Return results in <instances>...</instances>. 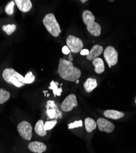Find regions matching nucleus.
I'll return each instance as SVG.
<instances>
[{
	"instance_id": "obj_1",
	"label": "nucleus",
	"mask_w": 136,
	"mask_h": 153,
	"mask_svg": "<svg viewBox=\"0 0 136 153\" xmlns=\"http://www.w3.org/2000/svg\"><path fill=\"white\" fill-rule=\"evenodd\" d=\"M58 71L63 79L69 82H76L81 76V71L74 66L73 63L64 58H60Z\"/></svg>"
},
{
	"instance_id": "obj_2",
	"label": "nucleus",
	"mask_w": 136,
	"mask_h": 153,
	"mask_svg": "<svg viewBox=\"0 0 136 153\" xmlns=\"http://www.w3.org/2000/svg\"><path fill=\"white\" fill-rule=\"evenodd\" d=\"M82 19L84 23L86 25L88 31L94 36H100L101 33V27L100 25L95 22V17L89 10L83 12Z\"/></svg>"
},
{
	"instance_id": "obj_3",
	"label": "nucleus",
	"mask_w": 136,
	"mask_h": 153,
	"mask_svg": "<svg viewBox=\"0 0 136 153\" xmlns=\"http://www.w3.org/2000/svg\"><path fill=\"white\" fill-rule=\"evenodd\" d=\"M2 76L6 82L17 88H21L25 85L23 83L24 76L14 69H5L3 71Z\"/></svg>"
},
{
	"instance_id": "obj_4",
	"label": "nucleus",
	"mask_w": 136,
	"mask_h": 153,
	"mask_svg": "<svg viewBox=\"0 0 136 153\" xmlns=\"http://www.w3.org/2000/svg\"><path fill=\"white\" fill-rule=\"evenodd\" d=\"M46 30L54 37L59 36L61 33L60 26L57 22L55 16L52 13H48L45 16L42 20Z\"/></svg>"
},
{
	"instance_id": "obj_5",
	"label": "nucleus",
	"mask_w": 136,
	"mask_h": 153,
	"mask_svg": "<svg viewBox=\"0 0 136 153\" xmlns=\"http://www.w3.org/2000/svg\"><path fill=\"white\" fill-rule=\"evenodd\" d=\"M17 129L21 137L26 140H31L33 137V127L29 122L22 121L17 125Z\"/></svg>"
},
{
	"instance_id": "obj_6",
	"label": "nucleus",
	"mask_w": 136,
	"mask_h": 153,
	"mask_svg": "<svg viewBox=\"0 0 136 153\" xmlns=\"http://www.w3.org/2000/svg\"><path fill=\"white\" fill-rule=\"evenodd\" d=\"M67 47L71 52L74 53L80 52L83 50V43L80 38L72 35H69L66 39Z\"/></svg>"
},
{
	"instance_id": "obj_7",
	"label": "nucleus",
	"mask_w": 136,
	"mask_h": 153,
	"mask_svg": "<svg viewBox=\"0 0 136 153\" xmlns=\"http://www.w3.org/2000/svg\"><path fill=\"white\" fill-rule=\"evenodd\" d=\"M104 57L109 68L117 65L118 59V53L112 46H108L104 51Z\"/></svg>"
},
{
	"instance_id": "obj_8",
	"label": "nucleus",
	"mask_w": 136,
	"mask_h": 153,
	"mask_svg": "<svg viewBox=\"0 0 136 153\" xmlns=\"http://www.w3.org/2000/svg\"><path fill=\"white\" fill-rule=\"evenodd\" d=\"M77 105L78 102L76 96L74 94H71L63 100L61 105V109L65 112H69L73 110L74 107H76Z\"/></svg>"
},
{
	"instance_id": "obj_9",
	"label": "nucleus",
	"mask_w": 136,
	"mask_h": 153,
	"mask_svg": "<svg viewBox=\"0 0 136 153\" xmlns=\"http://www.w3.org/2000/svg\"><path fill=\"white\" fill-rule=\"evenodd\" d=\"M47 114L48 117L51 119H57L58 118H61V112L59 110L58 107L55 104V102L49 100L47 102Z\"/></svg>"
},
{
	"instance_id": "obj_10",
	"label": "nucleus",
	"mask_w": 136,
	"mask_h": 153,
	"mask_svg": "<svg viewBox=\"0 0 136 153\" xmlns=\"http://www.w3.org/2000/svg\"><path fill=\"white\" fill-rule=\"evenodd\" d=\"M96 123L100 131L110 133L114 131L115 125L107 120L100 118L97 120Z\"/></svg>"
},
{
	"instance_id": "obj_11",
	"label": "nucleus",
	"mask_w": 136,
	"mask_h": 153,
	"mask_svg": "<svg viewBox=\"0 0 136 153\" xmlns=\"http://www.w3.org/2000/svg\"><path fill=\"white\" fill-rule=\"evenodd\" d=\"M28 149L34 153H43L47 150V146L42 142L34 141L29 143Z\"/></svg>"
},
{
	"instance_id": "obj_12",
	"label": "nucleus",
	"mask_w": 136,
	"mask_h": 153,
	"mask_svg": "<svg viewBox=\"0 0 136 153\" xmlns=\"http://www.w3.org/2000/svg\"><path fill=\"white\" fill-rule=\"evenodd\" d=\"M103 51L104 49L102 45H95L92 47L91 50H90L88 55L86 56V59L89 61H93L94 59L98 58L99 56H100Z\"/></svg>"
},
{
	"instance_id": "obj_13",
	"label": "nucleus",
	"mask_w": 136,
	"mask_h": 153,
	"mask_svg": "<svg viewBox=\"0 0 136 153\" xmlns=\"http://www.w3.org/2000/svg\"><path fill=\"white\" fill-rule=\"evenodd\" d=\"M14 2L18 9L23 12H29L33 7L30 0H15Z\"/></svg>"
},
{
	"instance_id": "obj_14",
	"label": "nucleus",
	"mask_w": 136,
	"mask_h": 153,
	"mask_svg": "<svg viewBox=\"0 0 136 153\" xmlns=\"http://www.w3.org/2000/svg\"><path fill=\"white\" fill-rule=\"evenodd\" d=\"M104 115L107 118L112 120H119L125 116V113L114 110H107L104 111Z\"/></svg>"
},
{
	"instance_id": "obj_15",
	"label": "nucleus",
	"mask_w": 136,
	"mask_h": 153,
	"mask_svg": "<svg viewBox=\"0 0 136 153\" xmlns=\"http://www.w3.org/2000/svg\"><path fill=\"white\" fill-rule=\"evenodd\" d=\"M93 65L95 67V72L97 74H101L105 70L104 62L101 58H97L93 61Z\"/></svg>"
},
{
	"instance_id": "obj_16",
	"label": "nucleus",
	"mask_w": 136,
	"mask_h": 153,
	"mask_svg": "<svg viewBox=\"0 0 136 153\" xmlns=\"http://www.w3.org/2000/svg\"><path fill=\"white\" fill-rule=\"evenodd\" d=\"M97 86V83L95 79L89 78L83 83L85 90L87 93H91Z\"/></svg>"
},
{
	"instance_id": "obj_17",
	"label": "nucleus",
	"mask_w": 136,
	"mask_h": 153,
	"mask_svg": "<svg viewBox=\"0 0 136 153\" xmlns=\"http://www.w3.org/2000/svg\"><path fill=\"white\" fill-rule=\"evenodd\" d=\"M35 132L40 137H44L47 134V131L44 129V124L42 120H39L34 127Z\"/></svg>"
},
{
	"instance_id": "obj_18",
	"label": "nucleus",
	"mask_w": 136,
	"mask_h": 153,
	"mask_svg": "<svg viewBox=\"0 0 136 153\" xmlns=\"http://www.w3.org/2000/svg\"><path fill=\"white\" fill-rule=\"evenodd\" d=\"M85 126L86 131L90 133L96 128L97 123L93 119L91 118H87L85 120Z\"/></svg>"
},
{
	"instance_id": "obj_19",
	"label": "nucleus",
	"mask_w": 136,
	"mask_h": 153,
	"mask_svg": "<svg viewBox=\"0 0 136 153\" xmlns=\"http://www.w3.org/2000/svg\"><path fill=\"white\" fill-rule=\"evenodd\" d=\"M17 29V27L15 24L4 25L2 27L3 31L8 36L13 34Z\"/></svg>"
},
{
	"instance_id": "obj_20",
	"label": "nucleus",
	"mask_w": 136,
	"mask_h": 153,
	"mask_svg": "<svg viewBox=\"0 0 136 153\" xmlns=\"http://www.w3.org/2000/svg\"><path fill=\"white\" fill-rule=\"evenodd\" d=\"M10 97V93L3 88H0V104H3Z\"/></svg>"
},
{
	"instance_id": "obj_21",
	"label": "nucleus",
	"mask_w": 136,
	"mask_h": 153,
	"mask_svg": "<svg viewBox=\"0 0 136 153\" xmlns=\"http://www.w3.org/2000/svg\"><path fill=\"white\" fill-rule=\"evenodd\" d=\"M15 2L14 1H10L5 6L4 10L6 13L9 16L13 15L14 12V7H15Z\"/></svg>"
},
{
	"instance_id": "obj_22",
	"label": "nucleus",
	"mask_w": 136,
	"mask_h": 153,
	"mask_svg": "<svg viewBox=\"0 0 136 153\" xmlns=\"http://www.w3.org/2000/svg\"><path fill=\"white\" fill-rule=\"evenodd\" d=\"M58 83L57 82H55L54 81H52L51 82V86H49V89H51V90H53L54 94L56 96H61V93L62 92V88H58L57 86Z\"/></svg>"
},
{
	"instance_id": "obj_23",
	"label": "nucleus",
	"mask_w": 136,
	"mask_h": 153,
	"mask_svg": "<svg viewBox=\"0 0 136 153\" xmlns=\"http://www.w3.org/2000/svg\"><path fill=\"white\" fill-rule=\"evenodd\" d=\"M35 80V76L33 75V72L30 71L28 72L26 75L24 76L23 83L25 84H31L33 83Z\"/></svg>"
},
{
	"instance_id": "obj_24",
	"label": "nucleus",
	"mask_w": 136,
	"mask_h": 153,
	"mask_svg": "<svg viewBox=\"0 0 136 153\" xmlns=\"http://www.w3.org/2000/svg\"><path fill=\"white\" fill-rule=\"evenodd\" d=\"M57 124L56 120H53L51 121H47L44 123V129L47 131H51Z\"/></svg>"
},
{
	"instance_id": "obj_25",
	"label": "nucleus",
	"mask_w": 136,
	"mask_h": 153,
	"mask_svg": "<svg viewBox=\"0 0 136 153\" xmlns=\"http://www.w3.org/2000/svg\"><path fill=\"white\" fill-rule=\"evenodd\" d=\"M82 126H83V123H82V120L76 121H74V123H70L69 124L68 129H74V128H77V127H82Z\"/></svg>"
},
{
	"instance_id": "obj_26",
	"label": "nucleus",
	"mask_w": 136,
	"mask_h": 153,
	"mask_svg": "<svg viewBox=\"0 0 136 153\" xmlns=\"http://www.w3.org/2000/svg\"><path fill=\"white\" fill-rule=\"evenodd\" d=\"M62 52L65 54V55H68L70 53L71 51L69 50V48L67 47V45L64 46L62 48Z\"/></svg>"
},
{
	"instance_id": "obj_27",
	"label": "nucleus",
	"mask_w": 136,
	"mask_h": 153,
	"mask_svg": "<svg viewBox=\"0 0 136 153\" xmlns=\"http://www.w3.org/2000/svg\"><path fill=\"white\" fill-rule=\"evenodd\" d=\"M89 52H90V50H88V49L85 48V49L82 50V51L80 52V55L82 56H85V55L87 56L88 55Z\"/></svg>"
},
{
	"instance_id": "obj_28",
	"label": "nucleus",
	"mask_w": 136,
	"mask_h": 153,
	"mask_svg": "<svg viewBox=\"0 0 136 153\" xmlns=\"http://www.w3.org/2000/svg\"><path fill=\"white\" fill-rule=\"evenodd\" d=\"M82 3H85V2H86V1H87V0H85V1H83V0H82V1H81Z\"/></svg>"
},
{
	"instance_id": "obj_29",
	"label": "nucleus",
	"mask_w": 136,
	"mask_h": 153,
	"mask_svg": "<svg viewBox=\"0 0 136 153\" xmlns=\"http://www.w3.org/2000/svg\"><path fill=\"white\" fill-rule=\"evenodd\" d=\"M79 83V80H77V81H76V83Z\"/></svg>"
},
{
	"instance_id": "obj_30",
	"label": "nucleus",
	"mask_w": 136,
	"mask_h": 153,
	"mask_svg": "<svg viewBox=\"0 0 136 153\" xmlns=\"http://www.w3.org/2000/svg\"><path fill=\"white\" fill-rule=\"evenodd\" d=\"M135 104H136V98H135Z\"/></svg>"
}]
</instances>
